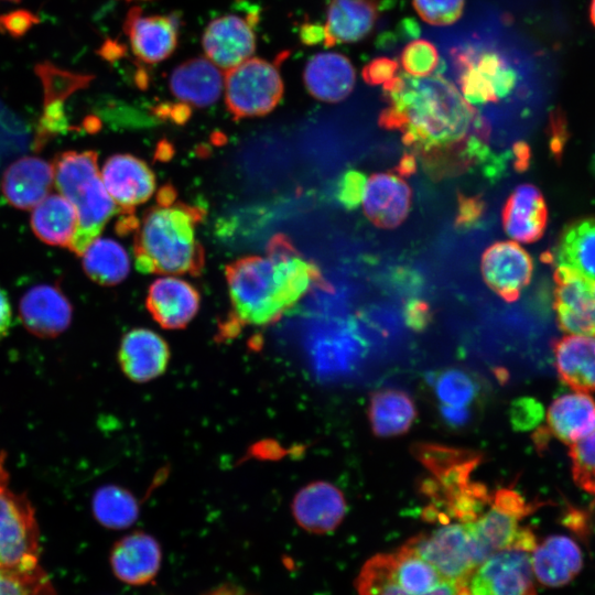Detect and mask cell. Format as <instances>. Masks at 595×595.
Masks as SVG:
<instances>
[{
  "mask_svg": "<svg viewBox=\"0 0 595 595\" xmlns=\"http://www.w3.org/2000/svg\"><path fill=\"white\" fill-rule=\"evenodd\" d=\"M387 107L379 125L402 133L426 171L444 176L487 154V125L457 87L440 74L401 73L383 84Z\"/></svg>",
  "mask_w": 595,
  "mask_h": 595,
  "instance_id": "6da1fadb",
  "label": "cell"
},
{
  "mask_svg": "<svg viewBox=\"0 0 595 595\" xmlns=\"http://www.w3.org/2000/svg\"><path fill=\"white\" fill-rule=\"evenodd\" d=\"M226 279L236 320L253 326L278 321L312 284L327 286L318 268L282 235L269 241L266 256H248L229 263Z\"/></svg>",
  "mask_w": 595,
  "mask_h": 595,
  "instance_id": "7a4b0ae2",
  "label": "cell"
},
{
  "mask_svg": "<svg viewBox=\"0 0 595 595\" xmlns=\"http://www.w3.org/2000/svg\"><path fill=\"white\" fill-rule=\"evenodd\" d=\"M203 216V208L178 201L173 186H162L155 204L133 230L137 269L142 273L198 275L205 262L196 236Z\"/></svg>",
  "mask_w": 595,
  "mask_h": 595,
  "instance_id": "3957f363",
  "label": "cell"
},
{
  "mask_svg": "<svg viewBox=\"0 0 595 595\" xmlns=\"http://www.w3.org/2000/svg\"><path fill=\"white\" fill-rule=\"evenodd\" d=\"M97 160L95 151H66L52 163L55 187L77 213V229L68 247L76 256L84 253L118 212L102 183Z\"/></svg>",
  "mask_w": 595,
  "mask_h": 595,
  "instance_id": "277c9868",
  "label": "cell"
},
{
  "mask_svg": "<svg viewBox=\"0 0 595 595\" xmlns=\"http://www.w3.org/2000/svg\"><path fill=\"white\" fill-rule=\"evenodd\" d=\"M355 585L358 595H457L456 586L407 543L370 558Z\"/></svg>",
  "mask_w": 595,
  "mask_h": 595,
  "instance_id": "5b68a950",
  "label": "cell"
},
{
  "mask_svg": "<svg viewBox=\"0 0 595 595\" xmlns=\"http://www.w3.org/2000/svg\"><path fill=\"white\" fill-rule=\"evenodd\" d=\"M288 56L269 62L250 57L225 73V102L235 119L268 115L281 101L284 85L279 64Z\"/></svg>",
  "mask_w": 595,
  "mask_h": 595,
  "instance_id": "8992f818",
  "label": "cell"
},
{
  "mask_svg": "<svg viewBox=\"0 0 595 595\" xmlns=\"http://www.w3.org/2000/svg\"><path fill=\"white\" fill-rule=\"evenodd\" d=\"M413 453L433 477L424 479L421 488L437 508L470 485V474L483 459L478 452L435 443H418Z\"/></svg>",
  "mask_w": 595,
  "mask_h": 595,
  "instance_id": "52a82bcc",
  "label": "cell"
},
{
  "mask_svg": "<svg viewBox=\"0 0 595 595\" xmlns=\"http://www.w3.org/2000/svg\"><path fill=\"white\" fill-rule=\"evenodd\" d=\"M452 56L462 95L469 104L496 102L515 87V73L493 48L466 46L454 50Z\"/></svg>",
  "mask_w": 595,
  "mask_h": 595,
  "instance_id": "ba28073f",
  "label": "cell"
},
{
  "mask_svg": "<svg viewBox=\"0 0 595 595\" xmlns=\"http://www.w3.org/2000/svg\"><path fill=\"white\" fill-rule=\"evenodd\" d=\"M39 529L29 500L0 488V569H33L39 559Z\"/></svg>",
  "mask_w": 595,
  "mask_h": 595,
  "instance_id": "9c48e42d",
  "label": "cell"
},
{
  "mask_svg": "<svg viewBox=\"0 0 595 595\" xmlns=\"http://www.w3.org/2000/svg\"><path fill=\"white\" fill-rule=\"evenodd\" d=\"M457 595H537L530 552L505 549L479 563Z\"/></svg>",
  "mask_w": 595,
  "mask_h": 595,
  "instance_id": "30bf717a",
  "label": "cell"
},
{
  "mask_svg": "<svg viewBox=\"0 0 595 595\" xmlns=\"http://www.w3.org/2000/svg\"><path fill=\"white\" fill-rule=\"evenodd\" d=\"M442 524L430 533L415 536L407 544L458 591L477 565L474 547L465 523Z\"/></svg>",
  "mask_w": 595,
  "mask_h": 595,
  "instance_id": "8fae6325",
  "label": "cell"
},
{
  "mask_svg": "<svg viewBox=\"0 0 595 595\" xmlns=\"http://www.w3.org/2000/svg\"><path fill=\"white\" fill-rule=\"evenodd\" d=\"M522 519L490 504V508L475 521L465 523L472 538L476 564L505 549L516 548L531 552L538 544L537 538L529 528L520 526Z\"/></svg>",
  "mask_w": 595,
  "mask_h": 595,
  "instance_id": "7c38bea8",
  "label": "cell"
},
{
  "mask_svg": "<svg viewBox=\"0 0 595 595\" xmlns=\"http://www.w3.org/2000/svg\"><path fill=\"white\" fill-rule=\"evenodd\" d=\"M180 25L176 13L145 15L140 7H133L126 15L123 31L136 57L147 64H156L176 50Z\"/></svg>",
  "mask_w": 595,
  "mask_h": 595,
  "instance_id": "4fadbf2b",
  "label": "cell"
},
{
  "mask_svg": "<svg viewBox=\"0 0 595 595\" xmlns=\"http://www.w3.org/2000/svg\"><path fill=\"white\" fill-rule=\"evenodd\" d=\"M257 21L256 13L247 18L226 14L212 20L202 37L207 58L226 71L250 58L256 50Z\"/></svg>",
  "mask_w": 595,
  "mask_h": 595,
  "instance_id": "5bb4252c",
  "label": "cell"
},
{
  "mask_svg": "<svg viewBox=\"0 0 595 595\" xmlns=\"http://www.w3.org/2000/svg\"><path fill=\"white\" fill-rule=\"evenodd\" d=\"M100 176L122 216L133 215L136 207L155 191L153 172L144 161L131 154L108 158Z\"/></svg>",
  "mask_w": 595,
  "mask_h": 595,
  "instance_id": "9a60e30c",
  "label": "cell"
},
{
  "mask_svg": "<svg viewBox=\"0 0 595 595\" xmlns=\"http://www.w3.org/2000/svg\"><path fill=\"white\" fill-rule=\"evenodd\" d=\"M554 311L566 334L595 336V281L563 269L554 272Z\"/></svg>",
  "mask_w": 595,
  "mask_h": 595,
  "instance_id": "2e32d148",
  "label": "cell"
},
{
  "mask_svg": "<svg viewBox=\"0 0 595 595\" xmlns=\"http://www.w3.org/2000/svg\"><path fill=\"white\" fill-rule=\"evenodd\" d=\"M485 283L507 302L518 300L531 280L530 255L515 241H499L488 247L480 263Z\"/></svg>",
  "mask_w": 595,
  "mask_h": 595,
  "instance_id": "e0dca14e",
  "label": "cell"
},
{
  "mask_svg": "<svg viewBox=\"0 0 595 595\" xmlns=\"http://www.w3.org/2000/svg\"><path fill=\"white\" fill-rule=\"evenodd\" d=\"M296 523L312 533L335 530L346 512L343 493L327 482H313L302 487L291 505Z\"/></svg>",
  "mask_w": 595,
  "mask_h": 595,
  "instance_id": "ac0fdd59",
  "label": "cell"
},
{
  "mask_svg": "<svg viewBox=\"0 0 595 595\" xmlns=\"http://www.w3.org/2000/svg\"><path fill=\"white\" fill-rule=\"evenodd\" d=\"M170 356V347L165 339L148 328H133L126 333L118 350V360L123 374L139 383L163 375Z\"/></svg>",
  "mask_w": 595,
  "mask_h": 595,
  "instance_id": "d6986e66",
  "label": "cell"
},
{
  "mask_svg": "<svg viewBox=\"0 0 595 595\" xmlns=\"http://www.w3.org/2000/svg\"><path fill=\"white\" fill-rule=\"evenodd\" d=\"M198 291L174 277L159 278L149 286L145 305L153 320L165 329L184 328L197 314Z\"/></svg>",
  "mask_w": 595,
  "mask_h": 595,
  "instance_id": "ffe728a7",
  "label": "cell"
},
{
  "mask_svg": "<svg viewBox=\"0 0 595 595\" xmlns=\"http://www.w3.org/2000/svg\"><path fill=\"white\" fill-rule=\"evenodd\" d=\"M19 313L29 332L39 337H55L72 321V305L55 285L37 284L21 298Z\"/></svg>",
  "mask_w": 595,
  "mask_h": 595,
  "instance_id": "44dd1931",
  "label": "cell"
},
{
  "mask_svg": "<svg viewBox=\"0 0 595 595\" xmlns=\"http://www.w3.org/2000/svg\"><path fill=\"white\" fill-rule=\"evenodd\" d=\"M412 192L397 174L376 173L366 182L363 196L365 215L377 227L392 229L407 218Z\"/></svg>",
  "mask_w": 595,
  "mask_h": 595,
  "instance_id": "7402d4cb",
  "label": "cell"
},
{
  "mask_svg": "<svg viewBox=\"0 0 595 595\" xmlns=\"http://www.w3.org/2000/svg\"><path fill=\"white\" fill-rule=\"evenodd\" d=\"M53 185L52 164L36 156H24L14 161L1 178L4 198L10 205L22 210L33 209L51 194Z\"/></svg>",
  "mask_w": 595,
  "mask_h": 595,
  "instance_id": "603a6c76",
  "label": "cell"
},
{
  "mask_svg": "<svg viewBox=\"0 0 595 595\" xmlns=\"http://www.w3.org/2000/svg\"><path fill=\"white\" fill-rule=\"evenodd\" d=\"M162 552L150 534L134 531L117 541L110 553L115 575L131 585H144L159 572Z\"/></svg>",
  "mask_w": 595,
  "mask_h": 595,
  "instance_id": "cb8c5ba5",
  "label": "cell"
},
{
  "mask_svg": "<svg viewBox=\"0 0 595 595\" xmlns=\"http://www.w3.org/2000/svg\"><path fill=\"white\" fill-rule=\"evenodd\" d=\"M225 74L205 57H193L177 65L170 75L169 87L182 104L208 107L215 104L224 88Z\"/></svg>",
  "mask_w": 595,
  "mask_h": 595,
  "instance_id": "d4e9b609",
  "label": "cell"
},
{
  "mask_svg": "<svg viewBox=\"0 0 595 595\" xmlns=\"http://www.w3.org/2000/svg\"><path fill=\"white\" fill-rule=\"evenodd\" d=\"M530 556L534 578L549 587L569 584L583 567L578 544L564 534L548 537L536 545Z\"/></svg>",
  "mask_w": 595,
  "mask_h": 595,
  "instance_id": "484cf974",
  "label": "cell"
},
{
  "mask_svg": "<svg viewBox=\"0 0 595 595\" xmlns=\"http://www.w3.org/2000/svg\"><path fill=\"white\" fill-rule=\"evenodd\" d=\"M356 80L350 61L335 52L312 56L303 72L309 94L325 102H338L350 95Z\"/></svg>",
  "mask_w": 595,
  "mask_h": 595,
  "instance_id": "4316f807",
  "label": "cell"
},
{
  "mask_svg": "<svg viewBox=\"0 0 595 595\" xmlns=\"http://www.w3.org/2000/svg\"><path fill=\"white\" fill-rule=\"evenodd\" d=\"M547 221L548 210L541 192L532 184L516 187L502 208L506 234L519 242H533L543 236Z\"/></svg>",
  "mask_w": 595,
  "mask_h": 595,
  "instance_id": "83f0119b",
  "label": "cell"
},
{
  "mask_svg": "<svg viewBox=\"0 0 595 595\" xmlns=\"http://www.w3.org/2000/svg\"><path fill=\"white\" fill-rule=\"evenodd\" d=\"M561 381L577 392L595 391V336L566 334L552 344Z\"/></svg>",
  "mask_w": 595,
  "mask_h": 595,
  "instance_id": "f1b7e54d",
  "label": "cell"
},
{
  "mask_svg": "<svg viewBox=\"0 0 595 595\" xmlns=\"http://www.w3.org/2000/svg\"><path fill=\"white\" fill-rule=\"evenodd\" d=\"M547 432L569 446L595 431V400L585 392L554 399L547 411Z\"/></svg>",
  "mask_w": 595,
  "mask_h": 595,
  "instance_id": "f546056e",
  "label": "cell"
},
{
  "mask_svg": "<svg viewBox=\"0 0 595 595\" xmlns=\"http://www.w3.org/2000/svg\"><path fill=\"white\" fill-rule=\"evenodd\" d=\"M378 19L375 0H331L324 24V44L353 43L366 37Z\"/></svg>",
  "mask_w": 595,
  "mask_h": 595,
  "instance_id": "4dcf8cb0",
  "label": "cell"
},
{
  "mask_svg": "<svg viewBox=\"0 0 595 595\" xmlns=\"http://www.w3.org/2000/svg\"><path fill=\"white\" fill-rule=\"evenodd\" d=\"M556 268L595 281V217L572 221L555 248Z\"/></svg>",
  "mask_w": 595,
  "mask_h": 595,
  "instance_id": "1f68e13d",
  "label": "cell"
},
{
  "mask_svg": "<svg viewBox=\"0 0 595 595\" xmlns=\"http://www.w3.org/2000/svg\"><path fill=\"white\" fill-rule=\"evenodd\" d=\"M74 205L63 195L48 194L33 209L31 227L35 236L51 246L69 247L77 229Z\"/></svg>",
  "mask_w": 595,
  "mask_h": 595,
  "instance_id": "d6a6232c",
  "label": "cell"
},
{
  "mask_svg": "<svg viewBox=\"0 0 595 595\" xmlns=\"http://www.w3.org/2000/svg\"><path fill=\"white\" fill-rule=\"evenodd\" d=\"M416 415L412 398L398 389H381L371 394L369 420L372 432L380 437L405 433Z\"/></svg>",
  "mask_w": 595,
  "mask_h": 595,
  "instance_id": "836d02e7",
  "label": "cell"
},
{
  "mask_svg": "<svg viewBox=\"0 0 595 595\" xmlns=\"http://www.w3.org/2000/svg\"><path fill=\"white\" fill-rule=\"evenodd\" d=\"M80 257L86 274L101 285L118 284L130 271L128 253L111 238H96Z\"/></svg>",
  "mask_w": 595,
  "mask_h": 595,
  "instance_id": "e575fe53",
  "label": "cell"
},
{
  "mask_svg": "<svg viewBox=\"0 0 595 595\" xmlns=\"http://www.w3.org/2000/svg\"><path fill=\"white\" fill-rule=\"evenodd\" d=\"M91 506L98 522L109 529H126L132 526L139 516L138 501L133 495L116 485L97 489Z\"/></svg>",
  "mask_w": 595,
  "mask_h": 595,
  "instance_id": "d590c367",
  "label": "cell"
},
{
  "mask_svg": "<svg viewBox=\"0 0 595 595\" xmlns=\"http://www.w3.org/2000/svg\"><path fill=\"white\" fill-rule=\"evenodd\" d=\"M0 595H56L51 580L33 569H0Z\"/></svg>",
  "mask_w": 595,
  "mask_h": 595,
  "instance_id": "8d00e7d4",
  "label": "cell"
},
{
  "mask_svg": "<svg viewBox=\"0 0 595 595\" xmlns=\"http://www.w3.org/2000/svg\"><path fill=\"white\" fill-rule=\"evenodd\" d=\"M434 391L443 405L467 407L476 397V383L463 370L442 371L433 380Z\"/></svg>",
  "mask_w": 595,
  "mask_h": 595,
  "instance_id": "74e56055",
  "label": "cell"
},
{
  "mask_svg": "<svg viewBox=\"0 0 595 595\" xmlns=\"http://www.w3.org/2000/svg\"><path fill=\"white\" fill-rule=\"evenodd\" d=\"M569 456L575 485L595 496V431L570 445Z\"/></svg>",
  "mask_w": 595,
  "mask_h": 595,
  "instance_id": "f35d334b",
  "label": "cell"
},
{
  "mask_svg": "<svg viewBox=\"0 0 595 595\" xmlns=\"http://www.w3.org/2000/svg\"><path fill=\"white\" fill-rule=\"evenodd\" d=\"M400 62L407 74L423 77L435 71L440 64V55L432 42L419 39L403 47Z\"/></svg>",
  "mask_w": 595,
  "mask_h": 595,
  "instance_id": "ab89813d",
  "label": "cell"
},
{
  "mask_svg": "<svg viewBox=\"0 0 595 595\" xmlns=\"http://www.w3.org/2000/svg\"><path fill=\"white\" fill-rule=\"evenodd\" d=\"M413 7L428 24L446 26L461 18L465 0H413Z\"/></svg>",
  "mask_w": 595,
  "mask_h": 595,
  "instance_id": "60d3db41",
  "label": "cell"
},
{
  "mask_svg": "<svg viewBox=\"0 0 595 595\" xmlns=\"http://www.w3.org/2000/svg\"><path fill=\"white\" fill-rule=\"evenodd\" d=\"M366 182V176L356 170H349L342 176L337 186V199L346 209H355L361 203Z\"/></svg>",
  "mask_w": 595,
  "mask_h": 595,
  "instance_id": "b9f144b4",
  "label": "cell"
},
{
  "mask_svg": "<svg viewBox=\"0 0 595 595\" xmlns=\"http://www.w3.org/2000/svg\"><path fill=\"white\" fill-rule=\"evenodd\" d=\"M398 62L387 56H380L371 60L361 71L363 79L371 85L377 86L385 84L397 76Z\"/></svg>",
  "mask_w": 595,
  "mask_h": 595,
  "instance_id": "7bdbcfd3",
  "label": "cell"
},
{
  "mask_svg": "<svg viewBox=\"0 0 595 595\" xmlns=\"http://www.w3.org/2000/svg\"><path fill=\"white\" fill-rule=\"evenodd\" d=\"M485 212V202L478 196L458 194V209L455 224L458 228H469L480 219Z\"/></svg>",
  "mask_w": 595,
  "mask_h": 595,
  "instance_id": "ee69618b",
  "label": "cell"
},
{
  "mask_svg": "<svg viewBox=\"0 0 595 595\" xmlns=\"http://www.w3.org/2000/svg\"><path fill=\"white\" fill-rule=\"evenodd\" d=\"M36 17L28 11H14L0 18V28L13 36L24 34L34 23Z\"/></svg>",
  "mask_w": 595,
  "mask_h": 595,
  "instance_id": "f6af8a7d",
  "label": "cell"
},
{
  "mask_svg": "<svg viewBox=\"0 0 595 595\" xmlns=\"http://www.w3.org/2000/svg\"><path fill=\"white\" fill-rule=\"evenodd\" d=\"M404 309V317L408 326L415 331H421L429 325L431 321V311L425 302L413 300L410 301Z\"/></svg>",
  "mask_w": 595,
  "mask_h": 595,
  "instance_id": "bcb514c9",
  "label": "cell"
},
{
  "mask_svg": "<svg viewBox=\"0 0 595 595\" xmlns=\"http://www.w3.org/2000/svg\"><path fill=\"white\" fill-rule=\"evenodd\" d=\"M443 420L452 426H462L467 423L470 412L467 407L441 405Z\"/></svg>",
  "mask_w": 595,
  "mask_h": 595,
  "instance_id": "7dc6e473",
  "label": "cell"
},
{
  "mask_svg": "<svg viewBox=\"0 0 595 595\" xmlns=\"http://www.w3.org/2000/svg\"><path fill=\"white\" fill-rule=\"evenodd\" d=\"M301 42L305 45H314L324 42V25L318 23H304L300 29Z\"/></svg>",
  "mask_w": 595,
  "mask_h": 595,
  "instance_id": "c3c4849f",
  "label": "cell"
},
{
  "mask_svg": "<svg viewBox=\"0 0 595 595\" xmlns=\"http://www.w3.org/2000/svg\"><path fill=\"white\" fill-rule=\"evenodd\" d=\"M12 323V309L7 293L0 288V339L9 332Z\"/></svg>",
  "mask_w": 595,
  "mask_h": 595,
  "instance_id": "681fc988",
  "label": "cell"
},
{
  "mask_svg": "<svg viewBox=\"0 0 595 595\" xmlns=\"http://www.w3.org/2000/svg\"><path fill=\"white\" fill-rule=\"evenodd\" d=\"M414 171H415V156L414 154L405 153L401 158L397 166V172L400 176H409L412 173H414Z\"/></svg>",
  "mask_w": 595,
  "mask_h": 595,
  "instance_id": "f907efd6",
  "label": "cell"
},
{
  "mask_svg": "<svg viewBox=\"0 0 595 595\" xmlns=\"http://www.w3.org/2000/svg\"><path fill=\"white\" fill-rule=\"evenodd\" d=\"M123 47L120 44L109 42L104 45L101 53L105 58H117L122 55Z\"/></svg>",
  "mask_w": 595,
  "mask_h": 595,
  "instance_id": "816d5d0a",
  "label": "cell"
},
{
  "mask_svg": "<svg viewBox=\"0 0 595 595\" xmlns=\"http://www.w3.org/2000/svg\"><path fill=\"white\" fill-rule=\"evenodd\" d=\"M4 453L0 451V488L6 487L8 474L4 469Z\"/></svg>",
  "mask_w": 595,
  "mask_h": 595,
  "instance_id": "f5cc1de1",
  "label": "cell"
},
{
  "mask_svg": "<svg viewBox=\"0 0 595 595\" xmlns=\"http://www.w3.org/2000/svg\"><path fill=\"white\" fill-rule=\"evenodd\" d=\"M589 19L592 24L595 26V0H591Z\"/></svg>",
  "mask_w": 595,
  "mask_h": 595,
  "instance_id": "db71d44e",
  "label": "cell"
},
{
  "mask_svg": "<svg viewBox=\"0 0 595 595\" xmlns=\"http://www.w3.org/2000/svg\"><path fill=\"white\" fill-rule=\"evenodd\" d=\"M10 1H18V0H10Z\"/></svg>",
  "mask_w": 595,
  "mask_h": 595,
  "instance_id": "11a10c76",
  "label": "cell"
},
{
  "mask_svg": "<svg viewBox=\"0 0 595 595\" xmlns=\"http://www.w3.org/2000/svg\"><path fill=\"white\" fill-rule=\"evenodd\" d=\"M127 1H130V0H127Z\"/></svg>",
  "mask_w": 595,
  "mask_h": 595,
  "instance_id": "9f6ffc18",
  "label": "cell"
}]
</instances>
